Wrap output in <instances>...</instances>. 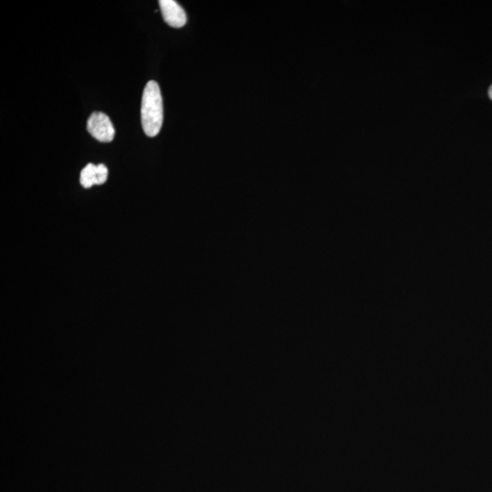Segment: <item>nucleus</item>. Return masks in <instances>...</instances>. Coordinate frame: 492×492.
Returning a JSON list of instances; mask_svg holds the SVG:
<instances>
[{"mask_svg":"<svg viewBox=\"0 0 492 492\" xmlns=\"http://www.w3.org/2000/svg\"><path fill=\"white\" fill-rule=\"evenodd\" d=\"M161 11L164 22L172 28H183L187 22L186 11L174 0H160Z\"/></svg>","mask_w":492,"mask_h":492,"instance_id":"7ed1b4c3","label":"nucleus"},{"mask_svg":"<svg viewBox=\"0 0 492 492\" xmlns=\"http://www.w3.org/2000/svg\"><path fill=\"white\" fill-rule=\"evenodd\" d=\"M96 167L89 163L80 172V184L84 188H91L96 184Z\"/></svg>","mask_w":492,"mask_h":492,"instance_id":"20e7f679","label":"nucleus"},{"mask_svg":"<svg viewBox=\"0 0 492 492\" xmlns=\"http://www.w3.org/2000/svg\"><path fill=\"white\" fill-rule=\"evenodd\" d=\"M142 125L148 137H155L162 129L163 104L159 85L151 80L145 86L142 100Z\"/></svg>","mask_w":492,"mask_h":492,"instance_id":"f257e3e1","label":"nucleus"},{"mask_svg":"<svg viewBox=\"0 0 492 492\" xmlns=\"http://www.w3.org/2000/svg\"><path fill=\"white\" fill-rule=\"evenodd\" d=\"M489 95H490V97H491V100H492V86H491V87L490 88V89H489Z\"/></svg>","mask_w":492,"mask_h":492,"instance_id":"423d86ee","label":"nucleus"},{"mask_svg":"<svg viewBox=\"0 0 492 492\" xmlns=\"http://www.w3.org/2000/svg\"><path fill=\"white\" fill-rule=\"evenodd\" d=\"M87 129L89 134L98 142H110L114 139V127L105 113H92L87 122Z\"/></svg>","mask_w":492,"mask_h":492,"instance_id":"f03ea898","label":"nucleus"},{"mask_svg":"<svg viewBox=\"0 0 492 492\" xmlns=\"http://www.w3.org/2000/svg\"><path fill=\"white\" fill-rule=\"evenodd\" d=\"M108 179V169L104 164H98L96 167V184L101 186L105 184Z\"/></svg>","mask_w":492,"mask_h":492,"instance_id":"39448f33","label":"nucleus"}]
</instances>
